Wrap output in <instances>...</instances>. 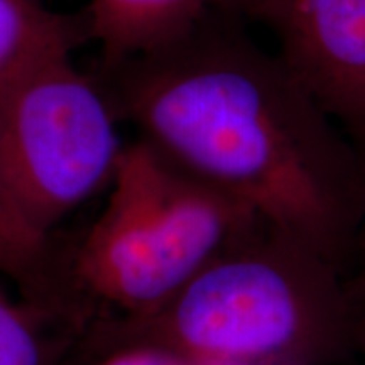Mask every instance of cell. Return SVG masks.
Listing matches in <instances>:
<instances>
[{
  "label": "cell",
  "mask_w": 365,
  "mask_h": 365,
  "mask_svg": "<svg viewBox=\"0 0 365 365\" xmlns=\"http://www.w3.org/2000/svg\"><path fill=\"white\" fill-rule=\"evenodd\" d=\"M213 0H88L90 39L100 46V65H112L161 48L198 22Z\"/></svg>",
  "instance_id": "obj_7"
},
{
  "label": "cell",
  "mask_w": 365,
  "mask_h": 365,
  "mask_svg": "<svg viewBox=\"0 0 365 365\" xmlns=\"http://www.w3.org/2000/svg\"><path fill=\"white\" fill-rule=\"evenodd\" d=\"M352 267V277H349L350 289H352L354 298L357 301L360 309H362L365 307V213L362 225H360Z\"/></svg>",
  "instance_id": "obj_11"
},
{
  "label": "cell",
  "mask_w": 365,
  "mask_h": 365,
  "mask_svg": "<svg viewBox=\"0 0 365 365\" xmlns=\"http://www.w3.org/2000/svg\"><path fill=\"white\" fill-rule=\"evenodd\" d=\"M108 188L107 205L70 255L73 282L91 313L95 304L118 314L148 312L264 225L143 139L124 145Z\"/></svg>",
  "instance_id": "obj_3"
},
{
  "label": "cell",
  "mask_w": 365,
  "mask_h": 365,
  "mask_svg": "<svg viewBox=\"0 0 365 365\" xmlns=\"http://www.w3.org/2000/svg\"><path fill=\"white\" fill-rule=\"evenodd\" d=\"M44 325L24 304L0 291V365H51Z\"/></svg>",
  "instance_id": "obj_9"
},
{
  "label": "cell",
  "mask_w": 365,
  "mask_h": 365,
  "mask_svg": "<svg viewBox=\"0 0 365 365\" xmlns=\"http://www.w3.org/2000/svg\"><path fill=\"white\" fill-rule=\"evenodd\" d=\"M0 274L21 294V303L44 327L59 325L68 336L80 331L91 318L53 235L33 227L0 182Z\"/></svg>",
  "instance_id": "obj_6"
},
{
  "label": "cell",
  "mask_w": 365,
  "mask_h": 365,
  "mask_svg": "<svg viewBox=\"0 0 365 365\" xmlns=\"http://www.w3.org/2000/svg\"><path fill=\"white\" fill-rule=\"evenodd\" d=\"M266 24L277 56L354 139L365 143V0H217Z\"/></svg>",
  "instance_id": "obj_5"
},
{
  "label": "cell",
  "mask_w": 365,
  "mask_h": 365,
  "mask_svg": "<svg viewBox=\"0 0 365 365\" xmlns=\"http://www.w3.org/2000/svg\"><path fill=\"white\" fill-rule=\"evenodd\" d=\"M357 352H360L365 357V307L360 309L359 331H357Z\"/></svg>",
  "instance_id": "obj_12"
},
{
  "label": "cell",
  "mask_w": 365,
  "mask_h": 365,
  "mask_svg": "<svg viewBox=\"0 0 365 365\" xmlns=\"http://www.w3.org/2000/svg\"><path fill=\"white\" fill-rule=\"evenodd\" d=\"M102 86L70 56L0 93V182L46 235L105 185L124 144Z\"/></svg>",
  "instance_id": "obj_4"
},
{
  "label": "cell",
  "mask_w": 365,
  "mask_h": 365,
  "mask_svg": "<svg viewBox=\"0 0 365 365\" xmlns=\"http://www.w3.org/2000/svg\"><path fill=\"white\" fill-rule=\"evenodd\" d=\"M118 122L264 225L349 274L365 213V159L276 53L213 2L153 51L91 73Z\"/></svg>",
  "instance_id": "obj_1"
},
{
  "label": "cell",
  "mask_w": 365,
  "mask_h": 365,
  "mask_svg": "<svg viewBox=\"0 0 365 365\" xmlns=\"http://www.w3.org/2000/svg\"><path fill=\"white\" fill-rule=\"evenodd\" d=\"M95 365H198L173 352L154 346H130L103 357Z\"/></svg>",
  "instance_id": "obj_10"
},
{
  "label": "cell",
  "mask_w": 365,
  "mask_h": 365,
  "mask_svg": "<svg viewBox=\"0 0 365 365\" xmlns=\"http://www.w3.org/2000/svg\"><path fill=\"white\" fill-rule=\"evenodd\" d=\"M88 39L83 12L66 16L41 0H0V93Z\"/></svg>",
  "instance_id": "obj_8"
},
{
  "label": "cell",
  "mask_w": 365,
  "mask_h": 365,
  "mask_svg": "<svg viewBox=\"0 0 365 365\" xmlns=\"http://www.w3.org/2000/svg\"><path fill=\"white\" fill-rule=\"evenodd\" d=\"M349 274L266 225L148 312L93 317L54 365L154 346L198 365H341L357 354Z\"/></svg>",
  "instance_id": "obj_2"
}]
</instances>
